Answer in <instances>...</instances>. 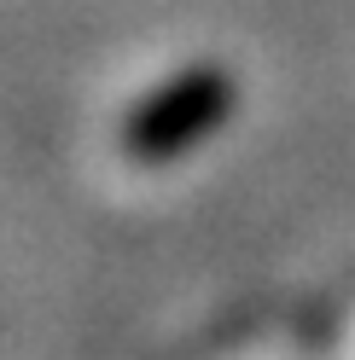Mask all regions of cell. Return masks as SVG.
I'll return each instance as SVG.
<instances>
[{"instance_id":"6da1fadb","label":"cell","mask_w":355,"mask_h":360,"mask_svg":"<svg viewBox=\"0 0 355 360\" xmlns=\"http://www.w3.org/2000/svg\"><path fill=\"white\" fill-rule=\"evenodd\" d=\"M239 87L221 64H187L175 70L163 87H151L146 99H135V110L123 117V151L135 163H175L198 146H210L221 122L233 117Z\"/></svg>"}]
</instances>
